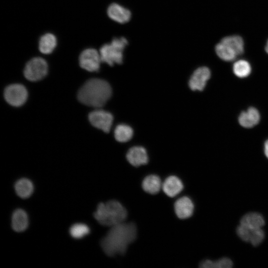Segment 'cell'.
<instances>
[{"mask_svg": "<svg viewBox=\"0 0 268 268\" xmlns=\"http://www.w3.org/2000/svg\"><path fill=\"white\" fill-rule=\"evenodd\" d=\"M137 236V228L133 222H122L111 227L100 242L104 252L108 256L123 255L127 251L129 245Z\"/></svg>", "mask_w": 268, "mask_h": 268, "instance_id": "6da1fadb", "label": "cell"}, {"mask_svg": "<svg viewBox=\"0 0 268 268\" xmlns=\"http://www.w3.org/2000/svg\"><path fill=\"white\" fill-rule=\"evenodd\" d=\"M112 94L110 84L105 80L92 78L87 81L77 94L78 100L82 104L94 108L104 106Z\"/></svg>", "mask_w": 268, "mask_h": 268, "instance_id": "7a4b0ae2", "label": "cell"}, {"mask_svg": "<svg viewBox=\"0 0 268 268\" xmlns=\"http://www.w3.org/2000/svg\"><path fill=\"white\" fill-rule=\"evenodd\" d=\"M93 216L100 224L112 227L124 222L127 211L118 201L111 200L99 203Z\"/></svg>", "mask_w": 268, "mask_h": 268, "instance_id": "3957f363", "label": "cell"}, {"mask_svg": "<svg viewBox=\"0 0 268 268\" xmlns=\"http://www.w3.org/2000/svg\"><path fill=\"white\" fill-rule=\"evenodd\" d=\"M127 45L128 40L123 37L115 38L110 43L103 45L99 51L102 62L111 66L122 63L123 51Z\"/></svg>", "mask_w": 268, "mask_h": 268, "instance_id": "277c9868", "label": "cell"}, {"mask_svg": "<svg viewBox=\"0 0 268 268\" xmlns=\"http://www.w3.org/2000/svg\"><path fill=\"white\" fill-rule=\"evenodd\" d=\"M47 72V63L40 57L31 59L27 62L24 69L25 77L31 81L41 80L46 75Z\"/></svg>", "mask_w": 268, "mask_h": 268, "instance_id": "5b68a950", "label": "cell"}, {"mask_svg": "<svg viewBox=\"0 0 268 268\" xmlns=\"http://www.w3.org/2000/svg\"><path fill=\"white\" fill-rule=\"evenodd\" d=\"M27 95L25 87L19 84L8 86L4 92V96L6 102L15 107L23 105L26 101Z\"/></svg>", "mask_w": 268, "mask_h": 268, "instance_id": "8992f818", "label": "cell"}, {"mask_svg": "<svg viewBox=\"0 0 268 268\" xmlns=\"http://www.w3.org/2000/svg\"><path fill=\"white\" fill-rule=\"evenodd\" d=\"M80 67L90 72L97 71L102 62L100 53L94 49L88 48L83 50L79 58Z\"/></svg>", "mask_w": 268, "mask_h": 268, "instance_id": "52a82bcc", "label": "cell"}, {"mask_svg": "<svg viewBox=\"0 0 268 268\" xmlns=\"http://www.w3.org/2000/svg\"><path fill=\"white\" fill-rule=\"evenodd\" d=\"M89 122L95 128L108 133L112 125L113 117L112 114L102 110H96L90 113Z\"/></svg>", "mask_w": 268, "mask_h": 268, "instance_id": "ba28073f", "label": "cell"}, {"mask_svg": "<svg viewBox=\"0 0 268 268\" xmlns=\"http://www.w3.org/2000/svg\"><path fill=\"white\" fill-rule=\"evenodd\" d=\"M236 233L243 241L250 242L254 246L259 245L265 236L262 228L251 229L241 224L237 227Z\"/></svg>", "mask_w": 268, "mask_h": 268, "instance_id": "9c48e42d", "label": "cell"}, {"mask_svg": "<svg viewBox=\"0 0 268 268\" xmlns=\"http://www.w3.org/2000/svg\"><path fill=\"white\" fill-rule=\"evenodd\" d=\"M210 77V71L208 68L205 67L198 68L190 78L189 82L190 88L193 91H202Z\"/></svg>", "mask_w": 268, "mask_h": 268, "instance_id": "30bf717a", "label": "cell"}, {"mask_svg": "<svg viewBox=\"0 0 268 268\" xmlns=\"http://www.w3.org/2000/svg\"><path fill=\"white\" fill-rule=\"evenodd\" d=\"M107 14L111 19L121 24L129 21L132 15L129 9L117 3L108 6Z\"/></svg>", "mask_w": 268, "mask_h": 268, "instance_id": "8fae6325", "label": "cell"}, {"mask_svg": "<svg viewBox=\"0 0 268 268\" xmlns=\"http://www.w3.org/2000/svg\"><path fill=\"white\" fill-rule=\"evenodd\" d=\"M174 209L178 218L186 219L191 217L194 212V203L189 198L183 197L175 202Z\"/></svg>", "mask_w": 268, "mask_h": 268, "instance_id": "7c38bea8", "label": "cell"}, {"mask_svg": "<svg viewBox=\"0 0 268 268\" xmlns=\"http://www.w3.org/2000/svg\"><path fill=\"white\" fill-rule=\"evenodd\" d=\"M129 162L134 166L138 167L148 162V156L145 149L140 146H134L129 149L126 155Z\"/></svg>", "mask_w": 268, "mask_h": 268, "instance_id": "4fadbf2b", "label": "cell"}, {"mask_svg": "<svg viewBox=\"0 0 268 268\" xmlns=\"http://www.w3.org/2000/svg\"><path fill=\"white\" fill-rule=\"evenodd\" d=\"M162 188L166 195L170 197H174L182 191L183 184L179 178L171 176L165 180Z\"/></svg>", "mask_w": 268, "mask_h": 268, "instance_id": "5bb4252c", "label": "cell"}, {"mask_svg": "<svg viewBox=\"0 0 268 268\" xmlns=\"http://www.w3.org/2000/svg\"><path fill=\"white\" fill-rule=\"evenodd\" d=\"M260 119V116L258 111L256 108L251 107L247 111L241 113L238 120L241 126L250 128L258 124Z\"/></svg>", "mask_w": 268, "mask_h": 268, "instance_id": "9a60e30c", "label": "cell"}, {"mask_svg": "<svg viewBox=\"0 0 268 268\" xmlns=\"http://www.w3.org/2000/svg\"><path fill=\"white\" fill-rule=\"evenodd\" d=\"M265 221L263 216L258 212H249L241 218L240 224L251 229L262 228Z\"/></svg>", "mask_w": 268, "mask_h": 268, "instance_id": "2e32d148", "label": "cell"}, {"mask_svg": "<svg viewBox=\"0 0 268 268\" xmlns=\"http://www.w3.org/2000/svg\"><path fill=\"white\" fill-rule=\"evenodd\" d=\"M28 218L26 212L22 209H17L13 213L11 226L16 232L24 231L28 227Z\"/></svg>", "mask_w": 268, "mask_h": 268, "instance_id": "e0dca14e", "label": "cell"}, {"mask_svg": "<svg viewBox=\"0 0 268 268\" xmlns=\"http://www.w3.org/2000/svg\"><path fill=\"white\" fill-rule=\"evenodd\" d=\"M162 184L159 177L155 175L146 176L143 180L142 187L143 190L150 194H156L160 190Z\"/></svg>", "mask_w": 268, "mask_h": 268, "instance_id": "ac0fdd59", "label": "cell"}, {"mask_svg": "<svg viewBox=\"0 0 268 268\" xmlns=\"http://www.w3.org/2000/svg\"><path fill=\"white\" fill-rule=\"evenodd\" d=\"M57 45L56 36L52 33H46L43 35L39 42V51L44 54L51 53Z\"/></svg>", "mask_w": 268, "mask_h": 268, "instance_id": "d6986e66", "label": "cell"}, {"mask_svg": "<svg viewBox=\"0 0 268 268\" xmlns=\"http://www.w3.org/2000/svg\"><path fill=\"white\" fill-rule=\"evenodd\" d=\"M14 189L17 195L22 199L29 198L33 192V185L26 178L18 180L15 184Z\"/></svg>", "mask_w": 268, "mask_h": 268, "instance_id": "ffe728a7", "label": "cell"}, {"mask_svg": "<svg viewBox=\"0 0 268 268\" xmlns=\"http://www.w3.org/2000/svg\"><path fill=\"white\" fill-rule=\"evenodd\" d=\"M215 50L219 58L225 61H232L238 56L229 46L221 41L216 45Z\"/></svg>", "mask_w": 268, "mask_h": 268, "instance_id": "44dd1931", "label": "cell"}, {"mask_svg": "<svg viewBox=\"0 0 268 268\" xmlns=\"http://www.w3.org/2000/svg\"><path fill=\"white\" fill-rule=\"evenodd\" d=\"M220 41L229 46L238 56L243 53L244 41L240 36L238 35L226 36L222 38Z\"/></svg>", "mask_w": 268, "mask_h": 268, "instance_id": "7402d4cb", "label": "cell"}, {"mask_svg": "<svg viewBox=\"0 0 268 268\" xmlns=\"http://www.w3.org/2000/svg\"><path fill=\"white\" fill-rule=\"evenodd\" d=\"M133 135V129L128 125L125 124L119 125L114 131V135L116 139L121 142L129 141Z\"/></svg>", "mask_w": 268, "mask_h": 268, "instance_id": "603a6c76", "label": "cell"}, {"mask_svg": "<svg viewBox=\"0 0 268 268\" xmlns=\"http://www.w3.org/2000/svg\"><path fill=\"white\" fill-rule=\"evenodd\" d=\"M232 266V261L227 258H222L215 261L205 260L200 265V267L202 268H230Z\"/></svg>", "mask_w": 268, "mask_h": 268, "instance_id": "cb8c5ba5", "label": "cell"}, {"mask_svg": "<svg viewBox=\"0 0 268 268\" xmlns=\"http://www.w3.org/2000/svg\"><path fill=\"white\" fill-rule=\"evenodd\" d=\"M233 70L237 76L243 78L248 76L250 74L251 67L247 61L240 60L234 64Z\"/></svg>", "mask_w": 268, "mask_h": 268, "instance_id": "d4e9b609", "label": "cell"}, {"mask_svg": "<svg viewBox=\"0 0 268 268\" xmlns=\"http://www.w3.org/2000/svg\"><path fill=\"white\" fill-rule=\"evenodd\" d=\"M90 232L87 225L83 223H76L71 226L69 233L74 238L80 239L87 235Z\"/></svg>", "mask_w": 268, "mask_h": 268, "instance_id": "484cf974", "label": "cell"}, {"mask_svg": "<svg viewBox=\"0 0 268 268\" xmlns=\"http://www.w3.org/2000/svg\"><path fill=\"white\" fill-rule=\"evenodd\" d=\"M264 152L266 157L268 158V140L265 143Z\"/></svg>", "mask_w": 268, "mask_h": 268, "instance_id": "4316f807", "label": "cell"}, {"mask_svg": "<svg viewBox=\"0 0 268 268\" xmlns=\"http://www.w3.org/2000/svg\"><path fill=\"white\" fill-rule=\"evenodd\" d=\"M265 50L266 52L268 54V40L267 41V42L266 45Z\"/></svg>", "mask_w": 268, "mask_h": 268, "instance_id": "83f0119b", "label": "cell"}]
</instances>
